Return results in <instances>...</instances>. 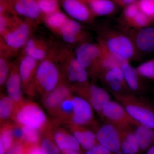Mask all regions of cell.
<instances>
[{
  "instance_id": "cell-32",
  "label": "cell",
  "mask_w": 154,
  "mask_h": 154,
  "mask_svg": "<svg viewBox=\"0 0 154 154\" xmlns=\"http://www.w3.org/2000/svg\"><path fill=\"white\" fill-rule=\"evenodd\" d=\"M43 17L60 11L59 0H43L37 1Z\"/></svg>"
},
{
  "instance_id": "cell-8",
  "label": "cell",
  "mask_w": 154,
  "mask_h": 154,
  "mask_svg": "<svg viewBox=\"0 0 154 154\" xmlns=\"http://www.w3.org/2000/svg\"><path fill=\"white\" fill-rule=\"evenodd\" d=\"M80 96L90 103L94 110L102 119V110L104 105L110 101V96L105 89L94 84H87L85 85L74 88Z\"/></svg>"
},
{
  "instance_id": "cell-11",
  "label": "cell",
  "mask_w": 154,
  "mask_h": 154,
  "mask_svg": "<svg viewBox=\"0 0 154 154\" xmlns=\"http://www.w3.org/2000/svg\"><path fill=\"white\" fill-rule=\"evenodd\" d=\"M8 12L15 16L25 17L29 20H36L42 17L36 0H5Z\"/></svg>"
},
{
  "instance_id": "cell-43",
  "label": "cell",
  "mask_w": 154,
  "mask_h": 154,
  "mask_svg": "<svg viewBox=\"0 0 154 154\" xmlns=\"http://www.w3.org/2000/svg\"><path fill=\"white\" fill-rule=\"evenodd\" d=\"M138 0H113L114 3L121 6H126L128 5L137 2Z\"/></svg>"
},
{
  "instance_id": "cell-15",
  "label": "cell",
  "mask_w": 154,
  "mask_h": 154,
  "mask_svg": "<svg viewBox=\"0 0 154 154\" xmlns=\"http://www.w3.org/2000/svg\"><path fill=\"white\" fill-rule=\"evenodd\" d=\"M72 96V89L64 83H60L51 92L43 96V105L51 114L54 115L62 102Z\"/></svg>"
},
{
  "instance_id": "cell-17",
  "label": "cell",
  "mask_w": 154,
  "mask_h": 154,
  "mask_svg": "<svg viewBox=\"0 0 154 154\" xmlns=\"http://www.w3.org/2000/svg\"><path fill=\"white\" fill-rule=\"evenodd\" d=\"M8 96L16 104V106L23 102L22 81L19 75L18 66L11 65L10 73L5 83Z\"/></svg>"
},
{
  "instance_id": "cell-37",
  "label": "cell",
  "mask_w": 154,
  "mask_h": 154,
  "mask_svg": "<svg viewBox=\"0 0 154 154\" xmlns=\"http://www.w3.org/2000/svg\"><path fill=\"white\" fill-rule=\"evenodd\" d=\"M11 65L9 63L5 56L1 55L0 58V85L3 87L10 73Z\"/></svg>"
},
{
  "instance_id": "cell-6",
  "label": "cell",
  "mask_w": 154,
  "mask_h": 154,
  "mask_svg": "<svg viewBox=\"0 0 154 154\" xmlns=\"http://www.w3.org/2000/svg\"><path fill=\"white\" fill-rule=\"evenodd\" d=\"M102 116L103 120L114 125L119 129L136 127L140 125L129 115L120 103L111 100L103 106Z\"/></svg>"
},
{
  "instance_id": "cell-38",
  "label": "cell",
  "mask_w": 154,
  "mask_h": 154,
  "mask_svg": "<svg viewBox=\"0 0 154 154\" xmlns=\"http://www.w3.org/2000/svg\"><path fill=\"white\" fill-rule=\"evenodd\" d=\"M140 11V10L138 5L137 1L126 6L123 12V16L125 21L129 24Z\"/></svg>"
},
{
  "instance_id": "cell-5",
  "label": "cell",
  "mask_w": 154,
  "mask_h": 154,
  "mask_svg": "<svg viewBox=\"0 0 154 154\" xmlns=\"http://www.w3.org/2000/svg\"><path fill=\"white\" fill-rule=\"evenodd\" d=\"M30 33L31 28L28 22L15 15L10 17L8 27L1 34L4 47L15 51L24 47L30 38Z\"/></svg>"
},
{
  "instance_id": "cell-30",
  "label": "cell",
  "mask_w": 154,
  "mask_h": 154,
  "mask_svg": "<svg viewBox=\"0 0 154 154\" xmlns=\"http://www.w3.org/2000/svg\"><path fill=\"white\" fill-rule=\"evenodd\" d=\"M44 17L45 22L47 26L51 29L57 31L68 19L66 15L60 10Z\"/></svg>"
},
{
  "instance_id": "cell-41",
  "label": "cell",
  "mask_w": 154,
  "mask_h": 154,
  "mask_svg": "<svg viewBox=\"0 0 154 154\" xmlns=\"http://www.w3.org/2000/svg\"><path fill=\"white\" fill-rule=\"evenodd\" d=\"M84 154H115L111 152L109 150L98 143L94 147L86 150Z\"/></svg>"
},
{
  "instance_id": "cell-36",
  "label": "cell",
  "mask_w": 154,
  "mask_h": 154,
  "mask_svg": "<svg viewBox=\"0 0 154 154\" xmlns=\"http://www.w3.org/2000/svg\"><path fill=\"white\" fill-rule=\"evenodd\" d=\"M140 10L154 21V0H138Z\"/></svg>"
},
{
  "instance_id": "cell-23",
  "label": "cell",
  "mask_w": 154,
  "mask_h": 154,
  "mask_svg": "<svg viewBox=\"0 0 154 154\" xmlns=\"http://www.w3.org/2000/svg\"><path fill=\"white\" fill-rule=\"evenodd\" d=\"M54 142L60 150L66 149H71L79 151L80 145L76 139L66 131L58 129L53 134Z\"/></svg>"
},
{
  "instance_id": "cell-19",
  "label": "cell",
  "mask_w": 154,
  "mask_h": 154,
  "mask_svg": "<svg viewBox=\"0 0 154 154\" xmlns=\"http://www.w3.org/2000/svg\"><path fill=\"white\" fill-rule=\"evenodd\" d=\"M58 32L63 39L69 44H74L85 38L82 27L78 21L68 18Z\"/></svg>"
},
{
  "instance_id": "cell-40",
  "label": "cell",
  "mask_w": 154,
  "mask_h": 154,
  "mask_svg": "<svg viewBox=\"0 0 154 154\" xmlns=\"http://www.w3.org/2000/svg\"><path fill=\"white\" fill-rule=\"evenodd\" d=\"M12 129L14 139L16 141H23L24 131L22 125L15 122L14 124H12Z\"/></svg>"
},
{
  "instance_id": "cell-12",
  "label": "cell",
  "mask_w": 154,
  "mask_h": 154,
  "mask_svg": "<svg viewBox=\"0 0 154 154\" xmlns=\"http://www.w3.org/2000/svg\"><path fill=\"white\" fill-rule=\"evenodd\" d=\"M99 78L112 94L132 93L125 83L121 67L108 70Z\"/></svg>"
},
{
  "instance_id": "cell-21",
  "label": "cell",
  "mask_w": 154,
  "mask_h": 154,
  "mask_svg": "<svg viewBox=\"0 0 154 154\" xmlns=\"http://www.w3.org/2000/svg\"><path fill=\"white\" fill-rule=\"evenodd\" d=\"M119 129L121 134L122 154H137L140 148L133 128Z\"/></svg>"
},
{
  "instance_id": "cell-39",
  "label": "cell",
  "mask_w": 154,
  "mask_h": 154,
  "mask_svg": "<svg viewBox=\"0 0 154 154\" xmlns=\"http://www.w3.org/2000/svg\"><path fill=\"white\" fill-rule=\"evenodd\" d=\"M22 141H16L6 154H25L26 147Z\"/></svg>"
},
{
  "instance_id": "cell-10",
  "label": "cell",
  "mask_w": 154,
  "mask_h": 154,
  "mask_svg": "<svg viewBox=\"0 0 154 154\" xmlns=\"http://www.w3.org/2000/svg\"><path fill=\"white\" fill-rule=\"evenodd\" d=\"M72 100L73 113L71 123L84 126L93 125L96 128L98 125L94 120V109L90 103L80 96H72Z\"/></svg>"
},
{
  "instance_id": "cell-45",
  "label": "cell",
  "mask_w": 154,
  "mask_h": 154,
  "mask_svg": "<svg viewBox=\"0 0 154 154\" xmlns=\"http://www.w3.org/2000/svg\"><path fill=\"white\" fill-rule=\"evenodd\" d=\"M146 154H154V145L148 149Z\"/></svg>"
},
{
  "instance_id": "cell-29",
  "label": "cell",
  "mask_w": 154,
  "mask_h": 154,
  "mask_svg": "<svg viewBox=\"0 0 154 154\" xmlns=\"http://www.w3.org/2000/svg\"><path fill=\"white\" fill-rule=\"evenodd\" d=\"M16 104L9 96H2L0 100V118L1 123H5L6 120L12 117Z\"/></svg>"
},
{
  "instance_id": "cell-13",
  "label": "cell",
  "mask_w": 154,
  "mask_h": 154,
  "mask_svg": "<svg viewBox=\"0 0 154 154\" xmlns=\"http://www.w3.org/2000/svg\"><path fill=\"white\" fill-rule=\"evenodd\" d=\"M66 61V75L69 82L75 85L73 88L87 85L88 71L78 62L75 54H69Z\"/></svg>"
},
{
  "instance_id": "cell-9",
  "label": "cell",
  "mask_w": 154,
  "mask_h": 154,
  "mask_svg": "<svg viewBox=\"0 0 154 154\" xmlns=\"http://www.w3.org/2000/svg\"><path fill=\"white\" fill-rule=\"evenodd\" d=\"M102 48L100 44L84 43L77 48L75 56L78 62L86 69L92 71L102 57Z\"/></svg>"
},
{
  "instance_id": "cell-3",
  "label": "cell",
  "mask_w": 154,
  "mask_h": 154,
  "mask_svg": "<svg viewBox=\"0 0 154 154\" xmlns=\"http://www.w3.org/2000/svg\"><path fill=\"white\" fill-rule=\"evenodd\" d=\"M11 118L15 123L22 126L29 127L40 131L48 129V119L45 113L33 102H23L16 106Z\"/></svg>"
},
{
  "instance_id": "cell-31",
  "label": "cell",
  "mask_w": 154,
  "mask_h": 154,
  "mask_svg": "<svg viewBox=\"0 0 154 154\" xmlns=\"http://www.w3.org/2000/svg\"><path fill=\"white\" fill-rule=\"evenodd\" d=\"M24 131V138L22 142L27 146L37 145L40 140V131L38 130L22 126Z\"/></svg>"
},
{
  "instance_id": "cell-24",
  "label": "cell",
  "mask_w": 154,
  "mask_h": 154,
  "mask_svg": "<svg viewBox=\"0 0 154 154\" xmlns=\"http://www.w3.org/2000/svg\"><path fill=\"white\" fill-rule=\"evenodd\" d=\"M94 17L104 16L112 14L115 5L111 0H82Z\"/></svg>"
},
{
  "instance_id": "cell-25",
  "label": "cell",
  "mask_w": 154,
  "mask_h": 154,
  "mask_svg": "<svg viewBox=\"0 0 154 154\" xmlns=\"http://www.w3.org/2000/svg\"><path fill=\"white\" fill-rule=\"evenodd\" d=\"M134 130L140 150L144 151L154 145V129L139 125Z\"/></svg>"
},
{
  "instance_id": "cell-35",
  "label": "cell",
  "mask_w": 154,
  "mask_h": 154,
  "mask_svg": "<svg viewBox=\"0 0 154 154\" xmlns=\"http://www.w3.org/2000/svg\"><path fill=\"white\" fill-rule=\"evenodd\" d=\"M152 22L151 19L140 11L128 24L137 29H141L148 27Z\"/></svg>"
},
{
  "instance_id": "cell-44",
  "label": "cell",
  "mask_w": 154,
  "mask_h": 154,
  "mask_svg": "<svg viewBox=\"0 0 154 154\" xmlns=\"http://www.w3.org/2000/svg\"><path fill=\"white\" fill-rule=\"evenodd\" d=\"M61 152L62 154H81L79 151L71 149L62 150H61Z\"/></svg>"
},
{
  "instance_id": "cell-27",
  "label": "cell",
  "mask_w": 154,
  "mask_h": 154,
  "mask_svg": "<svg viewBox=\"0 0 154 154\" xmlns=\"http://www.w3.org/2000/svg\"><path fill=\"white\" fill-rule=\"evenodd\" d=\"M14 138L12 132V124L5 123L1 128L0 154H6L14 143Z\"/></svg>"
},
{
  "instance_id": "cell-14",
  "label": "cell",
  "mask_w": 154,
  "mask_h": 154,
  "mask_svg": "<svg viewBox=\"0 0 154 154\" xmlns=\"http://www.w3.org/2000/svg\"><path fill=\"white\" fill-rule=\"evenodd\" d=\"M61 3L66 14L78 22H89L94 17L82 0H61Z\"/></svg>"
},
{
  "instance_id": "cell-4",
  "label": "cell",
  "mask_w": 154,
  "mask_h": 154,
  "mask_svg": "<svg viewBox=\"0 0 154 154\" xmlns=\"http://www.w3.org/2000/svg\"><path fill=\"white\" fill-rule=\"evenodd\" d=\"M99 42V44L111 53L128 61L137 54V50L131 39L118 32L105 30Z\"/></svg>"
},
{
  "instance_id": "cell-28",
  "label": "cell",
  "mask_w": 154,
  "mask_h": 154,
  "mask_svg": "<svg viewBox=\"0 0 154 154\" xmlns=\"http://www.w3.org/2000/svg\"><path fill=\"white\" fill-rule=\"evenodd\" d=\"M72 96L68 97L62 102L53 115L60 120L70 122L73 113Z\"/></svg>"
},
{
  "instance_id": "cell-42",
  "label": "cell",
  "mask_w": 154,
  "mask_h": 154,
  "mask_svg": "<svg viewBox=\"0 0 154 154\" xmlns=\"http://www.w3.org/2000/svg\"><path fill=\"white\" fill-rule=\"evenodd\" d=\"M25 154H42L40 147L38 145H34L27 146L25 150Z\"/></svg>"
},
{
  "instance_id": "cell-7",
  "label": "cell",
  "mask_w": 154,
  "mask_h": 154,
  "mask_svg": "<svg viewBox=\"0 0 154 154\" xmlns=\"http://www.w3.org/2000/svg\"><path fill=\"white\" fill-rule=\"evenodd\" d=\"M96 129L95 134L98 143L113 154H122L121 134L117 127L105 121L101 126H97Z\"/></svg>"
},
{
  "instance_id": "cell-16",
  "label": "cell",
  "mask_w": 154,
  "mask_h": 154,
  "mask_svg": "<svg viewBox=\"0 0 154 154\" xmlns=\"http://www.w3.org/2000/svg\"><path fill=\"white\" fill-rule=\"evenodd\" d=\"M39 62L25 54L19 61L18 70L22 81V88L25 92L33 82Z\"/></svg>"
},
{
  "instance_id": "cell-26",
  "label": "cell",
  "mask_w": 154,
  "mask_h": 154,
  "mask_svg": "<svg viewBox=\"0 0 154 154\" xmlns=\"http://www.w3.org/2000/svg\"><path fill=\"white\" fill-rule=\"evenodd\" d=\"M25 55L30 56L38 61L44 60L47 57L45 46L38 40L30 38L24 46Z\"/></svg>"
},
{
  "instance_id": "cell-22",
  "label": "cell",
  "mask_w": 154,
  "mask_h": 154,
  "mask_svg": "<svg viewBox=\"0 0 154 154\" xmlns=\"http://www.w3.org/2000/svg\"><path fill=\"white\" fill-rule=\"evenodd\" d=\"M125 81L131 92H139L143 90V85L141 76L136 69L131 66L129 63H125L121 66Z\"/></svg>"
},
{
  "instance_id": "cell-2",
  "label": "cell",
  "mask_w": 154,
  "mask_h": 154,
  "mask_svg": "<svg viewBox=\"0 0 154 154\" xmlns=\"http://www.w3.org/2000/svg\"><path fill=\"white\" fill-rule=\"evenodd\" d=\"M60 81V73L56 64L46 58L39 62L35 77L26 92L33 95L37 91L44 96L54 90Z\"/></svg>"
},
{
  "instance_id": "cell-34",
  "label": "cell",
  "mask_w": 154,
  "mask_h": 154,
  "mask_svg": "<svg viewBox=\"0 0 154 154\" xmlns=\"http://www.w3.org/2000/svg\"><path fill=\"white\" fill-rule=\"evenodd\" d=\"M136 69L141 76L154 79V59L143 63Z\"/></svg>"
},
{
  "instance_id": "cell-46",
  "label": "cell",
  "mask_w": 154,
  "mask_h": 154,
  "mask_svg": "<svg viewBox=\"0 0 154 154\" xmlns=\"http://www.w3.org/2000/svg\"><path fill=\"white\" fill-rule=\"evenodd\" d=\"M37 1H43V0H36Z\"/></svg>"
},
{
  "instance_id": "cell-18",
  "label": "cell",
  "mask_w": 154,
  "mask_h": 154,
  "mask_svg": "<svg viewBox=\"0 0 154 154\" xmlns=\"http://www.w3.org/2000/svg\"><path fill=\"white\" fill-rule=\"evenodd\" d=\"M132 40L137 51L150 53L154 50V28L137 29L133 33Z\"/></svg>"
},
{
  "instance_id": "cell-1",
  "label": "cell",
  "mask_w": 154,
  "mask_h": 154,
  "mask_svg": "<svg viewBox=\"0 0 154 154\" xmlns=\"http://www.w3.org/2000/svg\"><path fill=\"white\" fill-rule=\"evenodd\" d=\"M112 95L134 119L154 129V108L146 100L132 93Z\"/></svg>"
},
{
  "instance_id": "cell-20",
  "label": "cell",
  "mask_w": 154,
  "mask_h": 154,
  "mask_svg": "<svg viewBox=\"0 0 154 154\" xmlns=\"http://www.w3.org/2000/svg\"><path fill=\"white\" fill-rule=\"evenodd\" d=\"M70 130L73 135L84 149L88 150L98 143L96 134L84 125L71 123Z\"/></svg>"
},
{
  "instance_id": "cell-33",
  "label": "cell",
  "mask_w": 154,
  "mask_h": 154,
  "mask_svg": "<svg viewBox=\"0 0 154 154\" xmlns=\"http://www.w3.org/2000/svg\"><path fill=\"white\" fill-rule=\"evenodd\" d=\"M40 148L42 154H60L59 148L48 137H45L42 140Z\"/></svg>"
}]
</instances>
